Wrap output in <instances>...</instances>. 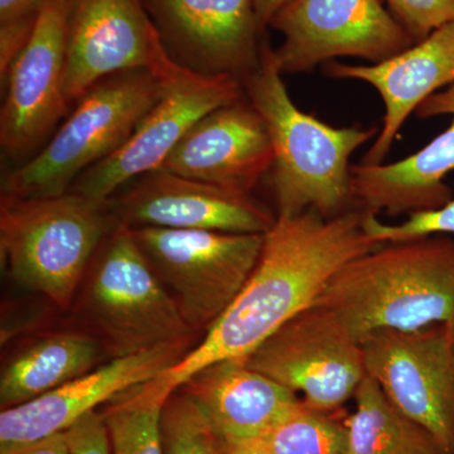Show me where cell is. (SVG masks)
Masks as SVG:
<instances>
[{
    "instance_id": "obj_1",
    "label": "cell",
    "mask_w": 454,
    "mask_h": 454,
    "mask_svg": "<svg viewBox=\"0 0 454 454\" xmlns=\"http://www.w3.org/2000/svg\"><path fill=\"white\" fill-rule=\"evenodd\" d=\"M365 215L348 210L327 219L307 211L277 217L238 297L195 348L158 380L176 391L203 367L247 357L293 317L315 306L343 265L384 244L367 235Z\"/></svg>"
},
{
    "instance_id": "obj_2",
    "label": "cell",
    "mask_w": 454,
    "mask_h": 454,
    "mask_svg": "<svg viewBox=\"0 0 454 454\" xmlns=\"http://www.w3.org/2000/svg\"><path fill=\"white\" fill-rule=\"evenodd\" d=\"M322 307L361 343L379 331L454 322V236L384 243L352 259L319 295Z\"/></svg>"
},
{
    "instance_id": "obj_3",
    "label": "cell",
    "mask_w": 454,
    "mask_h": 454,
    "mask_svg": "<svg viewBox=\"0 0 454 454\" xmlns=\"http://www.w3.org/2000/svg\"><path fill=\"white\" fill-rule=\"evenodd\" d=\"M282 77L273 47L265 41L260 64L243 86L245 95L264 121L273 145V166L268 176L277 217L315 211L330 219L348 210L349 160L379 130L334 128L301 112Z\"/></svg>"
},
{
    "instance_id": "obj_4",
    "label": "cell",
    "mask_w": 454,
    "mask_h": 454,
    "mask_svg": "<svg viewBox=\"0 0 454 454\" xmlns=\"http://www.w3.org/2000/svg\"><path fill=\"white\" fill-rule=\"evenodd\" d=\"M67 313L70 327L97 340L109 360L199 336L121 223L98 247Z\"/></svg>"
},
{
    "instance_id": "obj_5",
    "label": "cell",
    "mask_w": 454,
    "mask_h": 454,
    "mask_svg": "<svg viewBox=\"0 0 454 454\" xmlns=\"http://www.w3.org/2000/svg\"><path fill=\"white\" fill-rule=\"evenodd\" d=\"M119 220L109 201L79 193L0 199V258L12 282L67 313L106 235Z\"/></svg>"
},
{
    "instance_id": "obj_6",
    "label": "cell",
    "mask_w": 454,
    "mask_h": 454,
    "mask_svg": "<svg viewBox=\"0 0 454 454\" xmlns=\"http://www.w3.org/2000/svg\"><path fill=\"white\" fill-rule=\"evenodd\" d=\"M168 86L145 70L121 71L95 83L53 138L3 178L2 196H61L86 170L106 160L162 98Z\"/></svg>"
},
{
    "instance_id": "obj_7",
    "label": "cell",
    "mask_w": 454,
    "mask_h": 454,
    "mask_svg": "<svg viewBox=\"0 0 454 454\" xmlns=\"http://www.w3.org/2000/svg\"><path fill=\"white\" fill-rule=\"evenodd\" d=\"M130 230L184 322L199 336L216 324L252 276L265 236L162 227Z\"/></svg>"
},
{
    "instance_id": "obj_8",
    "label": "cell",
    "mask_w": 454,
    "mask_h": 454,
    "mask_svg": "<svg viewBox=\"0 0 454 454\" xmlns=\"http://www.w3.org/2000/svg\"><path fill=\"white\" fill-rule=\"evenodd\" d=\"M244 361L325 413L355 397L367 376L363 345L318 306L293 317Z\"/></svg>"
},
{
    "instance_id": "obj_9",
    "label": "cell",
    "mask_w": 454,
    "mask_h": 454,
    "mask_svg": "<svg viewBox=\"0 0 454 454\" xmlns=\"http://www.w3.org/2000/svg\"><path fill=\"white\" fill-rule=\"evenodd\" d=\"M268 27L283 35L273 49L282 74L310 73L339 57L379 64L417 43L384 0H291Z\"/></svg>"
},
{
    "instance_id": "obj_10",
    "label": "cell",
    "mask_w": 454,
    "mask_h": 454,
    "mask_svg": "<svg viewBox=\"0 0 454 454\" xmlns=\"http://www.w3.org/2000/svg\"><path fill=\"white\" fill-rule=\"evenodd\" d=\"M145 70L167 86L191 73L167 52L143 0H73L65 90L74 106L95 83L121 71Z\"/></svg>"
},
{
    "instance_id": "obj_11",
    "label": "cell",
    "mask_w": 454,
    "mask_h": 454,
    "mask_svg": "<svg viewBox=\"0 0 454 454\" xmlns=\"http://www.w3.org/2000/svg\"><path fill=\"white\" fill-rule=\"evenodd\" d=\"M366 372L394 405L454 454V352L450 325L379 331L361 340Z\"/></svg>"
},
{
    "instance_id": "obj_12",
    "label": "cell",
    "mask_w": 454,
    "mask_h": 454,
    "mask_svg": "<svg viewBox=\"0 0 454 454\" xmlns=\"http://www.w3.org/2000/svg\"><path fill=\"white\" fill-rule=\"evenodd\" d=\"M71 2L41 0L31 37L2 82L0 145L8 157L31 153L71 106L65 90Z\"/></svg>"
},
{
    "instance_id": "obj_13",
    "label": "cell",
    "mask_w": 454,
    "mask_h": 454,
    "mask_svg": "<svg viewBox=\"0 0 454 454\" xmlns=\"http://www.w3.org/2000/svg\"><path fill=\"white\" fill-rule=\"evenodd\" d=\"M244 95L243 82L234 77L203 76L191 71L167 88L115 153L82 173L68 192L109 201L131 182L160 168L206 114Z\"/></svg>"
},
{
    "instance_id": "obj_14",
    "label": "cell",
    "mask_w": 454,
    "mask_h": 454,
    "mask_svg": "<svg viewBox=\"0 0 454 454\" xmlns=\"http://www.w3.org/2000/svg\"><path fill=\"white\" fill-rule=\"evenodd\" d=\"M167 52L203 76L244 80L262 59V28L254 0H143Z\"/></svg>"
},
{
    "instance_id": "obj_15",
    "label": "cell",
    "mask_w": 454,
    "mask_h": 454,
    "mask_svg": "<svg viewBox=\"0 0 454 454\" xmlns=\"http://www.w3.org/2000/svg\"><path fill=\"white\" fill-rule=\"evenodd\" d=\"M110 199L119 223L129 227L267 234L277 215L252 196L163 168L152 170Z\"/></svg>"
},
{
    "instance_id": "obj_16",
    "label": "cell",
    "mask_w": 454,
    "mask_h": 454,
    "mask_svg": "<svg viewBox=\"0 0 454 454\" xmlns=\"http://www.w3.org/2000/svg\"><path fill=\"white\" fill-rule=\"evenodd\" d=\"M197 340L173 343L131 356L112 358L97 369L25 404L0 413V450L61 434L98 406L178 364Z\"/></svg>"
},
{
    "instance_id": "obj_17",
    "label": "cell",
    "mask_w": 454,
    "mask_h": 454,
    "mask_svg": "<svg viewBox=\"0 0 454 454\" xmlns=\"http://www.w3.org/2000/svg\"><path fill=\"white\" fill-rule=\"evenodd\" d=\"M267 127L247 95L212 110L188 130L160 168L252 193L273 166Z\"/></svg>"
},
{
    "instance_id": "obj_18",
    "label": "cell",
    "mask_w": 454,
    "mask_h": 454,
    "mask_svg": "<svg viewBox=\"0 0 454 454\" xmlns=\"http://www.w3.org/2000/svg\"><path fill=\"white\" fill-rule=\"evenodd\" d=\"M415 114L423 119L450 115L452 121L443 133L404 160L352 164L349 193L357 210L411 216L438 210L454 199L446 184L454 170V83L427 98Z\"/></svg>"
},
{
    "instance_id": "obj_19",
    "label": "cell",
    "mask_w": 454,
    "mask_h": 454,
    "mask_svg": "<svg viewBox=\"0 0 454 454\" xmlns=\"http://www.w3.org/2000/svg\"><path fill=\"white\" fill-rule=\"evenodd\" d=\"M325 74L333 79L369 83L380 95L384 121L361 163H384L409 115L439 90L454 83V22L387 61L370 65L328 62Z\"/></svg>"
},
{
    "instance_id": "obj_20",
    "label": "cell",
    "mask_w": 454,
    "mask_h": 454,
    "mask_svg": "<svg viewBox=\"0 0 454 454\" xmlns=\"http://www.w3.org/2000/svg\"><path fill=\"white\" fill-rule=\"evenodd\" d=\"M178 390L199 406L217 437L232 442L259 441L301 400L244 358L203 367Z\"/></svg>"
},
{
    "instance_id": "obj_21",
    "label": "cell",
    "mask_w": 454,
    "mask_h": 454,
    "mask_svg": "<svg viewBox=\"0 0 454 454\" xmlns=\"http://www.w3.org/2000/svg\"><path fill=\"white\" fill-rule=\"evenodd\" d=\"M107 360L97 340L74 328L42 334L14 352L3 365L2 411L37 399Z\"/></svg>"
},
{
    "instance_id": "obj_22",
    "label": "cell",
    "mask_w": 454,
    "mask_h": 454,
    "mask_svg": "<svg viewBox=\"0 0 454 454\" xmlns=\"http://www.w3.org/2000/svg\"><path fill=\"white\" fill-rule=\"evenodd\" d=\"M355 402L356 408L346 422V454H444L435 439L403 414L369 375Z\"/></svg>"
},
{
    "instance_id": "obj_23",
    "label": "cell",
    "mask_w": 454,
    "mask_h": 454,
    "mask_svg": "<svg viewBox=\"0 0 454 454\" xmlns=\"http://www.w3.org/2000/svg\"><path fill=\"white\" fill-rule=\"evenodd\" d=\"M173 393L157 376L104 404L100 413L112 454H164L163 409Z\"/></svg>"
},
{
    "instance_id": "obj_24",
    "label": "cell",
    "mask_w": 454,
    "mask_h": 454,
    "mask_svg": "<svg viewBox=\"0 0 454 454\" xmlns=\"http://www.w3.org/2000/svg\"><path fill=\"white\" fill-rule=\"evenodd\" d=\"M270 454H346V423L301 400L259 439Z\"/></svg>"
},
{
    "instance_id": "obj_25",
    "label": "cell",
    "mask_w": 454,
    "mask_h": 454,
    "mask_svg": "<svg viewBox=\"0 0 454 454\" xmlns=\"http://www.w3.org/2000/svg\"><path fill=\"white\" fill-rule=\"evenodd\" d=\"M164 454H220L216 433L181 390L168 397L162 417Z\"/></svg>"
},
{
    "instance_id": "obj_26",
    "label": "cell",
    "mask_w": 454,
    "mask_h": 454,
    "mask_svg": "<svg viewBox=\"0 0 454 454\" xmlns=\"http://www.w3.org/2000/svg\"><path fill=\"white\" fill-rule=\"evenodd\" d=\"M364 229L367 235L379 243H391L435 234L454 236V199L438 210L418 212L400 223H382L378 215L366 212Z\"/></svg>"
},
{
    "instance_id": "obj_27",
    "label": "cell",
    "mask_w": 454,
    "mask_h": 454,
    "mask_svg": "<svg viewBox=\"0 0 454 454\" xmlns=\"http://www.w3.org/2000/svg\"><path fill=\"white\" fill-rule=\"evenodd\" d=\"M415 42L454 22V0H384Z\"/></svg>"
},
{
    "instance_id": "obj_28",
    "label": "cell",
    "mask_w": 454,
    "mask_h": 454,
    "mask_svg": "<svg viewBox=\"0 0 454 454\" xmlns=\"http://www.w3.org/2000/svg\"><path fill=\"white\" fill-rule=\"evenodd\" d=\"M64 434L70 454H112L100 411H90Z\"/></svg>"
},
{
    "instance_id": "obj_29",
    "label": "cell",
    "mask_w": 454,
    "mask_h": 454,
    "mask_svg": "<svg viewBox=\"0 0 454 454\" xmlns=\"http://www.w3.org/2000/svg\"><path fill=\"white\" fill-rule=\"evenodd\" d=\"M37 12L0 22V82H4L9 68L31 37Z\"/></svg>"
},
{
    "instance_id": "obj_30",
    "label": "cell",
    "mask_w": 454,
    "mask_h": 454,
    "mask_svg": "<svg viewBox=\"0 0 454 454\" xmlns=\"http://www.w3.org/2000/svg\"><path fill=\"white\" fill-rule=\"evenodd\" d=\"M0 454H70V450L61 433L23 446L4 448L0 450Z\"/></svg>"
},
{
    "instance_id": "obj_31",
    "label": "cell",
    "mask_w": 454,
    "mask_h": 454,
    "mask_svg": "<svg viewBox=\"0 0 454 454\" xmlns=\"http://www.w3.org/2000/svg\"><path fill=\"white\" fill-rule=\"evenodd\" d=\"M41 0H0V22L38 11Z\"/></svg>"
},
{
    "instance_id": "obj_32",
    "label": "cell",
    "mask_w": 454,
    "mask_h": 454,
    "mask_svg": "<svg viewBox=\"0 0 454 454\" xmlns=\"http://www.w3.org/2000/svg\"><path fill=\"white\" fill-rule=\"evenodd\" d=\"M220 454H270L259 441L232 442L217 437Z\"/></svg>"
},
{
    "instance_id": "obj_33",
    "label": "cell",
    "mask_w": 454,
    "mask_h": 454,
    "mask_svg": "<svg viewBox=\"0 0 454 454\" xmlns=\"http://www.w3.org/2000/svg\"><path fill=\"white\" fill-rule=\"evenodd\" d=\"M255 2L256 14L262 28L267 29L271 18L276 16L278 12L280 11L291 0H254Z\"/></svg>"
},
{
    "instance_id": "obj_34",
    "label": "cell",
    "mask_w": 454,
    "mask_h": 454,
    "mask_svg": "<svg viewBox=\"0 0 454 454\" xmlns=\"http://www.w3.org/2000/svg\"><path fill=\"white\" fill-rule=\"evenodd\" d=\"M450 327H452L453 352H454V322L452 325H450Z\"/></svg>"
}]
</instances>
